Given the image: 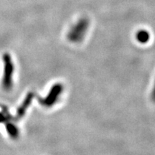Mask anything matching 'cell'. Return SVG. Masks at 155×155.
Returning a JSON list of instances; mask_svg holds the SVG:
<instances>
[{
    "instance_id": "obj_5",
    "label": "cell",
    "mask_w": 155,
    "mask_h": 155,
    "mask_svg": "<svg viewBox=\"0 0 155 155\" xmlns=\"http://www.w3.org/2000/svg\"><path fill=\"white\" fill-rule=\"evenodd\" d=\"M5 128L7 134H8V135L11 139H17L19 138V130L18 127H17L14 123L10 122L9 121L6 122Z\"/></svg>"
},
{
    "instance_id": "obj_7",
    "label": "cell",
    "mask_w": 155,
    "mask_h": 155,
    "mask_svg": "<svg viewBox=\"0 0 155 155\" xmlns=\"http://www.w3.org/2000/svg\"><path fill=\"white\" fill-rule=\"evenodd\" d=\"M9 121V116L7 114L0 112V124L6 123Z\"/></svg>"
},
{
    "instance_id": "obj_2",
    "label": "cell",
    "mask_w": 155,
    "mask_h": 155,
    "mask_svg": "<svg viewBox=\"0 0 155 155\" xmlns=\"http://www.w3.org/2000/svg\"><path fill=\"white\" fill-rule=\"evenodd\" d=\"M63 86L61 83H56L50 88L49 93L45 98H40L38 99L40 104L45 107L50 108L53 106L58 102L60 96L63 91Z\"/></svg>"
},
{
    "instance_id": "obj_4",
    "label": "cell",
    "mask_w": 155,
    "mask_h": 155,
    "mask_svg": "<svg viewBox=\"0 0 155 155\" xmlns=\"http://www.w3.org/2000/svg\"><path fill=\"white\" fill-rule=\"evenodd\" d=\"M34 96H35V94L34 93L32 92H29L28 94H27V96H25L24 101H23L22 104L19 106L17 110L16 116H15V117H16L17 119H21V118H22L23 116H25L27 110H28V108L30 107L31 104H32V100H33L34 98Z\"/></svg>"
},
{
    "instance_id": "obj_3",
    "label": "cell",
    "mask_w": 155,
    "mask_h": 155,
    "mask_svg": "<svg viewBox=\"0 0 155 155\" xmlns=\"http://www.w3.org/2000/svg\"><path fill=\"white\" fill-rule=\"evenodd\" d=\"M87 29L86 23L83 24H78L77 26L74 27L68 33V39L73 42H81V40L85 35Z\"/></svg>"
},
{
    "instance_id": "obj_6",
    "label": "cell",
    "mask_w": 155,
    "mask_h": 155,
    "mask_svg": "<svg viewBox=\"0 0 155 155\" xmlns=\"http://www.w3.org/2000/svg\"><path fill=\"white\" fill-rule=\"evenodd\" d=\"M136 37H137V41L141 42V43H146L150 39V35L145 30L139 31L137 33Z\"/></svg>"
},
{
    "instance_id": "obj_1",
    "label": "cell",
    "mask_w": 155,
    "mask_h": 155,
    "mask_svg": "<svg viewBox=\"0 0 155 155\" xmlns=\"http://www.w3.org/2000/svg\"><path fill=\"white\" fill-rule=\"evenodd\" d=\"M4 63L3 77L2 86L5 91H9L13 86V75H14L15 65L12 58L9 53H5L2 56Z\"/></svg>"
},
{
    "instance_id": "obj_8",
    "label": "cell",
    "mask_w": 155,
    "mask_h": 155,
    "mask_svg": "<svg viewBox=\"0 0 155 155\" xmlns=\"http://www.w3.org/2000/svg\"><path fill=\"white\" fill-rule=\"evenodd\" d=\"M152 100L155 102V83H154V88H153L152 93Z\"/></svg>"
}]
</instances>
